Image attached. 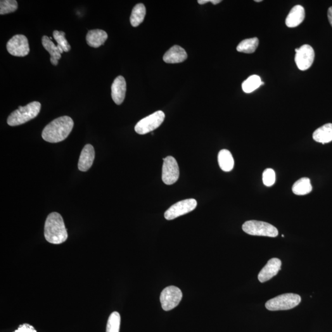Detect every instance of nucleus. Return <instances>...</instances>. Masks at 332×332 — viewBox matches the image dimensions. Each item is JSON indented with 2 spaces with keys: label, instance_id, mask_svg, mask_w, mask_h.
<instances>
[{
  "label": "nucleus",
  "instance_id": "obj_22",
  "mask_svg": "<svg viewBox=\"0 0 332 332\" xmlns=\"http://www.w3.org/2000/svg\"><path fill=\"white\" fill-rule=\"evenodd\" d=\"M312 191V186L310 180L304 177L299 179L293 184V193L296 195H305Z\"/></svg>",
  "mask_w": 332,
  "mask_h": 332
},
{
  "label": "nucleus",
  "instance_id": "obj_30",
  "mask_svg": "<svg viewBox=\"0 0 332 332\" xmlns=\"http://www.w3.org/2000/svg\"><path fill=\"white\" fill-rule=\"evenodd\" d=\"M328 19L329 22L332 27V6L329 8L328 10Z\"/></svg>",
  "mask_w": 332,
  "mask_h": 332
},
{
  "label": "nucleus",
  "instance_id": "obj_12",
  "mask_svg": "<svg viewBox=\"0 0 332 332\" xmlns=\"http://www.w3.org/2000/svg\"><path fill=\"white\" fill-rule=\"evenodd\" d=\"M281 261L279 258H273L269 260L258 274V278L260 282H265L276 276L281 270Z\"/></svg>",
  "mask_w": 332,
  "mask_h": 332
},
{
  "label": "nucleus",
  "instance_id": "obj_16",
  "mask_svg": "<svg viewBox=\"0 0 332 332\" xmlns=\"http://www.w3.org/2000/svg\"><path fill=\"white\" fill-rule=\"evenodd\" d=\"M42 44L47 52L51 55V63L53 65H58V61L61 58V54L63 53V50L61 46H56L50 38L43 36L42 38Z\"/></svg>",
  "mask_w": 332,
  "mask_h": 332
},
{
  "label": "nucleus",
  "instance_id": "obj_31",
  "mask_svg": "<svg viewBox=\"0 0 332 332\" xmlns=\"http://www.w3.org/2000/svg\"><path fill=\"white\" fill-rule=\"evenodd\" d=\"M210 0H199L198 1L199 4H205L208 3V2H210Z\"/></svg>",
  "mask_w": 332,
  "mask_h": 332
},
{
  "label": "nucleus",
  "instance_id": "obj_23",
  "mask_svg": "<svg viewBox=\"0 0 332 332\" xmlns=\"http://www.w3.org/2000/svg\"><path fill=\"white\" fill-rule=\"evenodd\" d=\"M259 44L257 38L246 39L242 41L237 46V51L240 53L252 54L254 53Z\"/></svg>",
  "mask_w": 332,
  "mask_h": 332
},
{
  "label": "nucleus",
  "instance_id": "obj_8",
  "mask_svg": "<svg viewBox=\"0 0 332 332\" xmlns=\"http://www.w3.org/2000/svg\"><path fill=\"white\" fill-rule=\"evenodd\" d=\"M196 206L197 201L194 199H188L179 201L166 211L165 219L167 220L176 219L195 209Z\"/></svg>",
  "mask_w": 332,
  "mask_h": 332
},
{
  "label": "nucleus",
  "instance_id": "obj_5",
  "mask_svg": "<svg viewBox=\"0 0 332 332\" xmlns=\"http://www.w3.org/2000/svg\"><path fill=\"white\" fill-rule=\"evenodd\" d=\"M243 231L252 236H262L275 238L278 235V230L269 223L250 220L243 225Z\"/></svg>",
  "mask_w": 332,
  "mask_h": 332
},
{
  "label": "nucleus",
  "instance_id": "obj_1",
  "mask_svg": "<svg viewBox=\"0 0 332 332\" xmlns=\"http://www.w3.org/2000/svg\"><path fill=\"white\" fill-rule=\"evenodd\" d=\"M74 122L68 116H61L47 124L42 132V139L50 143L64 141L72 132Z\"/></svg>",
  "mask_w": 332,
  "mask_h": 332
},
{
  "label": "nucleus",
  "instance_id": "obj_10",
  "mask_svg": "<svg viewBox=\"0 0 332 332\" xmlns=\"http://www.w3.org/2000/svg\"><path fill=\"white\" fill-rule=\"evenodd\" d=\"M180 175L179 165L176 160L171 156H167L164 160L162 170V180L167 186L177 182Z\"/></svg>",
  "mask_w": 332,
  "mask_h": 332
},
{
  "label": "nucleus",
  "instance_id": "obj_19",
  "mask_svg": "<svg viewBox=\"0 0 332 332\" xmlns=\"http://www.w3.org/2000/svg\"><path fill=\"white\" fill-rule=\"evenodd\" d=\"M312 137L315 142L322 144L332 142V124L328 123L315 130L313 133Z\"/></svg>",
  "mask_w": 332,
  "mask_h": 332
},
{
  "label": "nucleus",
  "instance_id": "obj_25",
  "mask_svg": "<svg viewBox=\"0 0 332 332\" xmlns=\"http://www.w3.org/2000/svg\"><path fill=\"white\" fill-rule=\"evenodd\" d=\"M121 317L118 312L111 313L109 317L106 332H120Z\"/></svg>",
  "mask_w": 332,
  "mask_h": 332
},
{
  "label": "nucleus",
  "instance_id": "obj_3",
  "mask_svg": "<svg viewBox=\"0 0 332 332\" xmlns=\"http://www.w3.org/2000/svg\"><path fill=\"white\" fill-rule=\"evenodd\" d=\"M41 104L33 102L25 106H21L9 116L7 123L10 126H16L24 124L31 120L34 119L41 110Z\"/></svg>",
  "mask_w": 332,
  "mask_h": 332
},
{
  "label": "nucleus",
  "instance_id": "obj_18",
  "mask_svg": "<svg viewBox=\"0 0 332 332\" xmlns=\"http://www.w3.org/2000/svg\"><path fill=\"white\" fill-rule=\"evenodd\" d=\"M107 39V33L100 29L89 30L86 37L87 44L94 48L103 46Z\"/></svg>",
  "mask_w": 332,
  "mask_h": 332
},
{
  "label": "nucleus",
  "instance_id": "obj_26",
  "mask_svg": "<svg viewBox=\"0 0 332 332\" xmlns=\"http://www.w3.org/2000/svg\"><path fill=\"white\" fill-rule=\"evenodd\" d=\"M18 4L16 0H1L0 1V14L13 13L18 9Z\"/></svg>",
  "mask_w": 332,
  "mask_h": 332
},
{
  "label": "nucleus",
  "instance_id": "obj_13",
  "mask_svg": "<svg viewBox=\"0 0 332 332\" xmlns=\"http://www.w3.org/2000/svg\"><path fill=\"white\" fill-rule=\"evenodd\" d=\"M126 92V82L122 76H118L111 85V97L114 103L121 105L124 101Z\"/></svg>",
  "mask_w": 332,
  "mask_h": 332
},
{
  "label": "nucleus",
  "instance_id": "obj_9",
  "mask_svg": "<svg viewBox=\"0 0 332 332\" xmlns=\"http://www.w3.org/2000/svg\"><path fill=\"white\" fill-rule=\"evenodd\" d=\"M6 49L12 56L25 57L29 54L30 47L27 37L23 35H16L7 42Z\"/></svg>",
  "mask_w": 332,
  "mask_h": 332
},
{
  "label": "nucleus",
  "instance_id": "obj_24",
  "mask_svg": "<svg viewBox=\"0 0 332 332\" xmlns=\"http://www.w3.org/2000/svg\"><path fill=\"white\" fill-rule=\"evenodd\" d=\"M262 82L259 76L252 75L244 81L242 84V88L246 93H251L262 86Z\"/></svg>",
  "mask_w": 332,
  "mask_h": 332
},
{
  "label": "nucleus",
  "instance_id": "obj_29",
  "mask_svg": "<svg viewBox=\"0 0 332 332\" xmlns=\"http://www.w3.org/2000/svg\"><path fill=\"white\" fill-rule=\"evenodd\" d=\"M14 332H37L34 327L28 324L21 325L18 329Z\"/></svg>",
  "mask_w": 332,
  "mask_h": 332
},
{
  "label": "nucleus",
  "instance_id": "obj_20",
  "mask_svg": "<svg viewBox=\"0 0 332 332\" xmlns=\"http://www.w3.org/2000/svg\"><path fill=\"white\" fill-rule=\"evenodd\" d=\"M218 162L220 167L225 172H229L233 169L234 161L231 152L227 149H222L218 155Z\"/></svg>",
  "mask_w": 332,
  "mask_h": 332
},
{
  "label": "nucleus",
  "instance_id": "obj_2",
  "mask_svg": "<svg viewBox=\"0 0 332 332\" xmlns=\"http://www.w3.org/2000/svg\"><path fill=\"white\" fill-rule=\"evenodd\" d=\"M44 237L47 242L53 244H61L67 239V231L63 218L59 213L53 212L47 216L44 225Z\"/></svg>",
  "mask_w": 332,
  "mask_h": 332
},
{
  "label": "nucleus",
  "instance_id": "obj_15",
  "mask_svg": "<svg viewBox=\"0 0 332 332\" xmlns=\"http://www.w3.org/2000/svg\"><path fill=\"white\" fill-rule=\"evenodd\" d=\"M187 57L186 50L175 45L166 52L163 56V61L167 63H181L186 60Z\"/></svg>",
  "mask_w": 332,
  "mask_h": 332
},
{
  "label": "nucleus",
  "instance_id": "obj_7",
  "mask_svg": "<svg viewBox=\"0 0 332 332\" xmlns=\"http://www.w3.org/2000/svg\"><path fill=\"white\" fill-rule=\"evenodd\" d=\"M182 296V291L177 287L172 286L165 288L160 295L163 309L166 311L174 309L181 302Z\"/></svg>",
  "mask_w": 332,
  "mask_h": 332
},
{
  "label": "nucleus",
  "instance_id": "obj_33",
  "mask_svg": "<svg viewBox=\"0 0 332 332\" xmlns=\"http://www.w3.org/2000/svg\"><path fill=\"white\" fill-rule=\"evenodd\" d=\"M255 2H262V0H255Z\"/></svg>",
  "mask_w": 332,
  "mask_h": 332
},
{
  "label": "nucleus",
  "instance_id": "obj_6",
  "mask_svg": "<svg viewBox=\"0 0 332 332\" xmlns=\"http://www.w3.org/2000/svg\"><path fill=\"white\" fill-rule=\"evenodd\" d=\"M165 114L158 111L139 121L135 126L137 134L144 135L153 131L160 126L165 120Z\"/></svg>",
  "mask_w": 332,
  "mask_h": 332
},
{
  "label": "nucleus",
  "instance_id": "obj_27",
  "mask_svg": "<svg viewBox=\"0 0 332 332\" xmlns=\"http://www.w3.org/2000/svg\"><path fill=\"white\" fill-rule=\"evenodd\" d=\"M54 39H55L58 45L63 49L64 52H69L71 46L66 40L65 33L63 32H59L58 30H54L53 32Z\"/></svg>",
  "mask_w": 332,
  "mask_h": 332
},
{
  "label": "nucleus",
  "instance_id": "obj_32",
  "mask_svg": "<svg viewBox=\"0 0 332 332\" xmlns=\"http://www.w3.org/2000/svg\"><path fill=\"white\" fill-rule=\"evenodd\" d=\"M210 2L215 5V4L221 3L222 1L221 0H210Z\"/></svg>",
  "mask_w": 332,
  "mask_h": 332
},
{
  "label": "nucleus",
  "instance_id": "obj_4",
  "mask_svg": "<svg viewBox=\"0 0 332 332\" xmlns=\"http://www.w3.org/2000/svg\"><path fill=\"white\" fill-rule=\"evenodd\" d=\"M301 300L300 295L297 294H282L268 301L265 307L270 311L288 310L300 304Z\"/></svg>",
  "mask_w": 332,
  "mask_h": 332
},
{
  "label": "nucleus",
  "instance_id": "obj_28",
  "mask_svg": "<svg viewBox=\"0 0 332 332\" xmlns=\"http://www.w3.org/2000/svg\"><path fill=\"white\" fill-rule=\"evenodd\" d=\"M275 182H276V174H275L274 170L272 169L265 170L263 174V182L265 186L271 187L273 186Z\"/></svg>",
  "mask_w": 332,
  "mask_h": 332
},
{
  "label": "nucleus",
  "instance_id": "obj_11",
  "mask_svg": "<svg viewBox=\"0 0 332 332\" xmlns=\"http://www.w3.org/2000/svg\"><path fill=\"white\" fill-rule=\"evenodd\" d=\"M295 61L298 69L307 70L311 66L314 62L315 53L314 49L310 45L305 44L295 49Z\"/></svg>",
  "mask_w": 332,
  "mask_h": 332
},
{
  "label": "nucleus",
  "instance_id": "obj_21",
  "mask_svg": "<svg viewBox=\"0 0 332 332\" xmlns=\"http://www.w3.org/2000/svg\"><path fill=\"white\" fill-rule=\"evenodd\" d=\"M146 15V8L144 4L139 3L136 4L133 8L131 16L130 18V22L134 27H136L141 24Z\"/></svg>",
  "mask_w": 332,
  "mask_h": 332
},
{
  "label": "nucleus",
  "instance_id": "obj_17",
  "mask_svg": "<svg viewBox=\"0 0 332 332\" xmlns=\"http://www.w3.org/2000/svg\"><path fill=\"white\" fill-rule=\"evenodd\" d=\"M305 18V11L304 8L301 5H296L291 9L290 13L287 17L286 25L290 28L297 27L303 22Z\"/></svg>",
  "mask_w": 332,
  "mask_h": 332
},
{
  "label": "nucleus",
  "instance_id": "obj_14",
  "mask_svg": "<svg viewBox=\"0 0 332 332\" xmlns=\"http://www.w3.org/2000/svg\"><path fill=\"white\" fill-rule=\"evenodd\" d=\"M95 158L94 147L87 144L83 148L78 161V169L81 171L86 172L91 168Z\"/></svg>",
  "mask_w": 332,
  "mask_h": 332
}]
</instances>
